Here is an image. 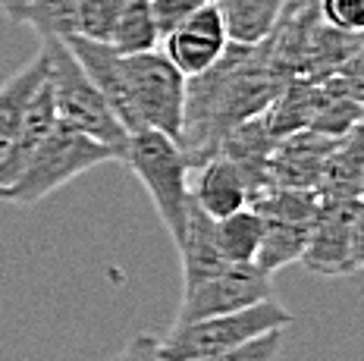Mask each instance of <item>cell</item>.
I'll list each match as a JSON object with an SVG mask.
<instances>
[{
    "instance_id": "cell-1",
    "label": "cell",
    "mask_w": 364,
    "mask_h": 361,
    "mask_svg": "<svg viewBox=\"0 0 364 361\" xmlns=\"http://www.w3.org/2000/svg\"><path fill=\"white\" fill-rule=\"evenodd\" d=\"M283 72L277 70L267 48L261 44H226L214 66L186 79V110H182L179 145L188 167H198L220 151V141L232 126L261 117L270 101L283 92Z\"/></svg>"
},
{
    "instance_id": "cell-2",
    "label": "cell",
    "mask_w": 364,
    "mask_h": 361,
    "mask_svg": "<svg viewBox=\"0 0 364 361\" xmlns=\"http://www.w3.org/2000/svg\"><path fill=\"white\" fill-rule=\"evenodd\" d=\"M41 54L48 63V85L50 97H54V114L57 123L70 126V129L88 135V139L101 141L117 151L119 163H123L129 132L119 123V117L113 114L107 97L97 92V85L88 79V72L82 70V63L73 57V50L66 48L63 38L44 35L41 38Z\"/></svg>"
},
{
    "instance_id": "cell-3",
    "label": "cell",
    "mask_w": 364,
    "mask_h": 361,
    "mask_svg": "<svg viewBox=\"0 0 364 361\" xmlns=\"http://www.w3.org/2000/svg\"><path fill=\"white\" fill-rule=\"evenodd\" d=\"M101 163H119L117 151L88 139V135L70 129V126L54 123L48 139L38 145L32 161L26 163V170L6 189H0V201H10V205H19V208L38 205L50 192L63 189L75 176L88 173L91 167H101Z\"/></svg>"
},
{
    "instance_id": "cell-4",
    "label": "cell",
    "mask_w": 364,
    "mask_h": 361,
    "mask_svg": "<svg viewBox=\"0 0 364 361\" xmlns=\"http://www.w3.org/2000/svg\"><path fill=\"white\" fill-rule=\"evenodd\" d=\"M123 167L132 170L139 183L145 185L151 205L176 245L182 239V227H186L188 173H192L182 145L157 129H135L129 132Z\"/></svg>"
},
{
    "instance_id": "cell-5",
    "label": "cell",
    "mask_w": 364,
    "mask_h": 361,
    "mask_svg": "<svg viewBox=\"0 0 364 361\" xmlns=\"http://www.w3.org/2000/svg\"><path fill=\"white\" fill-rule=\"evenodd\" d=\"M292 320L295 318L277 298H264V302L248 305L242 311L173 323L166 340H161V355L166 361H198L217 355V352L236 349V345L255 340L261 333H270V330H286Z\"/></svg>"
},
{
    "instance_id": "cell-6",
    "label": "cell",
    "mask_w": 364,
    "mask_h": 361,
    "mask_svg": "<svg viewBox=\"0 0 364 361\" xmlns=\"http://www.w3.org/2000/svg\"><path fill=\"white\" fill-rule=\"evenodd\" d=\"M129 119L135 129H157L179 141L186 110V76L164 57V50L123 57Z\"/></svg>"
},
{
    "instance_id": "cell-7",
    "label": "cell",
    "mask_w": 364,
    "mask_h": 361,
    "mask_svg": "<svg viewBox=\"0 0 364 361\" xmlns=\"http://www.w3.org/2000/svg\"><path fill=\"white\" fill-rule=\"evenodd\" d=\"M248 205L261 217V248H257L255 264L264 274H277V270L295 264L305 252L311 227H314L321 195L270 185L261 195H255Z\"/></svg>"
},
{
    "instance_id": "cell-8",
    "label": "cell",
    "mask_w": 364,
    "mask_h": 361,
    "mask_svg": "<svg viewBox=\"0 0 364 361\" xmlns=\"http://www.w3.org/2000/svg\"><path fill=\"white\" fill-rule=\"evenodd\" d=\"M264 298H273V280L257 264H226L214 276L195 283L182 292V305L176 311V323L217 318V314L242 311L248 305H257Z\"/></svg>"
},
{
    "instance_id": "cell-9",
    "label": "cell",
    "mask_w": 364,
    "mask_h": 361,
    "mask_svg": "<svg viewBox=\"0 0 364 361\" xmlns=\"http://www.w3.org/2000/svg\"><path fill=\"white\" fill-rule=\"evenodd\" d=\"M355 201L343 198H321L317 208L314 227L301 252V264L311 274L321 276H348L352 270V214H355Z\"/></svg>"
},
{
    "instance_id": "cell-10",
    "label": "cell",
    "mask_w": 364,
    "mask_h": 361,
    "mask_svg": "<svg viewBox=\"0 0 364 361\" xmlns=\"http://www.w3.org/2000/svg\"><path fill=\"white\" fill-rule=\"evenodd\" d=\"M226 26L220 19V10L214 6V0L195 10L182 26H176L170 35L161 38V50L182 76H198L208 66H214L220 54L226 50Z\"/></svg>"
},
{
    "instance_id": "cell-11",
    "label": "cell",
    "mask_w": 364,
    "mask_h": 361,
    "mask_svg": "<svg viewBox=\"0 0 364 361\" xmlns=\"http://www.w3.org/2000/svg\"><path fill=\"white\" fill-rule=\"evenodd\" d=\"M336 139L323 135V132H314V129H301V132L286 135V139H277L273 154H270V167H267L270 185H277V189L317 192L323 161H327Z\"/></svg>"
},
{
    "instance_id": "cell-12",
    "label": "cell",
    "mask_w": 364,
    "mask_h": 361,
    "mask_svg": "<svg viewBox=\"0 0 364 361\" xmlns=\"http://www.w3.org/2000/svg\"><path fill=\"white\" fill-rule=\"evenodd\" d=\"M176 252L182 261V292L230 264L223 258V252H220L217 220L192 198V192H188V201H186V227H182V239L176 242Z\"/></svg>"
},
{
    "instance_id": "cell-13",
    "label": "cell",
    "mask_w": 364,
    "mask_h": 361,
    "mask_svg": "<svg viewBox=\"0 0 364 361\" xmlns=\"http://www.w3.org/2000/svg\"><path fill=\"white\" fill-rule=\"evenodd\" d=\"M273 145H277V139L270 135L264 117H252V119H245V123L232 126V129L226 132V139L220 141V154L230 157L232 167L242 173L252 198L261 195L264 189H270L267 167H270Z\"/></svg>"
},
{
    "instance_id": "cell-14",
    "label": "cell",
    "mask_w": 364,
    "mask_h": 361,
    "mask_svg": "<svg viewBox=\"0 0 364 361\" xmlns=\"http://www.w3.org/2000/svg\"><path fill=\"white\" fill-rule=\"evenodd\" d=\"M66 48L73 50V57L82 63V70L88 72V79L97 85V92L107 97L113 114L119 117V123L126 126V132H132V119H129V95H126V72H123V54L113 50L104 41H88L79 35L63 38Z\"/></svg>"
},
{
    "instance_id": "cell-15",
    "label": "cell",
    "mask_w": 364,
    "mask_h": 361,
    "mask_svg": "<svg viewBox=\"0 0 364 361\" xmlns=\"http://www.w3.org/2000/svg\"><path fill=\"white\" fill-rule=\"evenodd\" d=\"M192 173H195V179L188 183V192H192V198L198 201L214 220L245 208L248 198H252L242 173L232 167L230 157H223L220 151L214 157H208L204 163H198Z\"/></svg>"
},
{
    "instance_id": "cell-16",
    "label": "cell",
    "mask_w": 364,
    "mask_h": 361,
    "mask_svg": "<svg viewBox=\"0 0 364 361\" xmlns=\"http://www.w3.org/2000/svg\"><path fill=\"white\" fill-rule=\"evenodd\" d=\"M44 72H48V70H44ZM54 123H57L54 97H50L48 76H44L41 85L35 88L32 101H28V107H26V117H22V126H19L16 139H13L10 148H6V154L0 157V189H6V185H10L13 179L26 170V163L32 161V154L38 151V145L48 139V132L54 129Z\"/></svg>"
},
{
    "instance_id": "cell-17",
    "label": "cell",
    "mask_w": 364,
    "mask_h": 361,
    "mask_svg": "<svg viewBox=\"0 0 364 361\" xmlns=\"http://www.w3.org/2000/svg\"><path fill=\"white\" fill-rule=\"evenodd\" d=\"M361 179H364V119L355 129H348L346 135H339L333 141L321 170L317 195L321 198L352 201L361 195Z\"/></svg>"
},
{
    "instance_id": "cell-18",
    "label": "cell",
    "mask_w": 364,
    "mask_h": 361,
    "mask_svg": "<svg viewBox=\"0 0 364 361\" xmlns=\"http://www.w3.org/2000/svg\"><path fill=\"white\" fill-rule=\"evenodd\" d=\"M286 0H214L220 19L226 26V38L232 44H261L270 38Z\"/></svg>"
},
{
    "instance_id": "cell-19",
    "label": "cell",
    "mask_w": 364,
    "mask_h": 361,
    "mask_svg": "<svg viewBox=\"0 0 364 361\" xmlns=\"http://www.w3.org/2000/svg\"><path fill=\"white\" fill-rule=\"evenodd\" d=\"M44 70H48V63H44V54L38 50L22 70H16L0 85V157L6 154V148L16 139L28 101H32L35 88L41 85V79H44Z\"/></svg>"
},
{
    "instance_id": "cell-20",
    "label": "cell",
    "mask_w": 364,
    "mask_h": 361,
    "mask_svg": "<svg viewBox=\"0 0 364 361\" xmlns=\"http://www.w3.org/2000/svg\"><path fill=\"white\" fill-rule=\"evenodd\" d=\"M220 252L230 264H255L257 248H261V217L252 205L232 210L217 220Z\"/></svg>"
},
{
    "instance_id": "cell-21",
    "label": "cell",
    "mask_w": 364,
    "mask_h": 361,
    "mask_svg": "<svg viewBox=\"0 0 364 361\" xmlns=\"http://www.w3.org/2000/svg\"><path fill=\"white\" fill-rule=\"evenodd\" d=\"M110 48L119 50L123 57L161 48V35H157L154 13H151V0H126L123 13L117 19V28L110 35Z\"/></svg>"
},
{
    "instance_id": "cell-22",
    "label": "cell",
    "mask_w": 364,
    "mask_h": 361,
    "mask_svg": "<svg viewBox=\"0 0 364 361\" xmlns=\"http://www.w3.org/2000/svg\"><path fill=\"white\" fill-rule=\"evenodd\" d=\"M321 85H323V95H321V104H317L314 119H311L308 129L333 135V139H336V135H346L348 129H355V126L364 119V104L339 95L336 88L327 85V82H321Z\"/></svg>"
},
{
    "instance_id": "cell-23",
    "label": "cell",
    "mask_w": 364,
    "mask_h": 361,
    "mask_svg": "<svg viewBox=\"0 0 364 361\" xmlns=\"http://www.w3.org/2000/svg\"><path fill=\"white\" fill-rule=\"evenodd\" d=\"M75 4L79 0H26L22 26H32L38 38H70L75 35Z\"/></svg>"
},
{
    "instance_id": "cell-24",
    "label": "cell",
    "mask_w": 364,
    "mask_h": 361,
    "mask_svg": "<svg viewBox=\"0 0 364 361\" xmlns=\"http://www.w3.org/2000/svg\"><path fill=\"white\" fill-rule=\"evenodd\" d=\"M123 6L126 0H79L75 4V35L110 44V35L117 28Z\"/></svg>"
},
{
    "instance_id": "cell-25",
    "label": "cell",
    "mask_w": 364,
    "mask_h": 361,
    "mask_svg": "<svg viewBox=\"0 0 364 361\" xmlns=\"http://www.w3.org/2000/svg\"><path fill=\"white\" fill-rule=\"evenodd\" d=\"M279 345H283V330H270V333H261L255 340L236 345V349L217 352V355L198 358V361H277Z\"/></svg>"
},
{
    "instance_id": "cell-26",
    "label": "cell",
    "mask_w": 364,
    "mask_h": 361,
    "mask_svg": "<svg viewBox=\"0 0 364 361\" xmlns=\"http://www.w3.org/2000/svg\"><path fill=\"white\" fill-rule=\"evenodd\" d=\"M321 16L330 26L352 35H364V0H317Z\"/></svg>"
},
{
    "instance_id": "cell-27",
    "label": "cell",
    "mask_w": 364,
    "mask_h": 361,
    "mask_svg": "<svg viewBox=\"0 0 364 361\" xmlns=\"http://www.w3.org/2000/svg\"><path fill=\"white\" fill-rule=\"evenodd\" d=\"M323 82H327L330 88H336L339 95H346V97H352V101L364 104V41H361V48Z\"/></svg>"
},
{
    "instance_id": "cell-28",
    "label": "cell",
    "mask_w": 364,
    "mask_h": 361,
    "mask_svg": "<svg viewBox=\"0 0 364 361\" xmlns=\"http://www.w3.org/2000/svg\"><path fill=\"white\" fill-rule=\"evenodd\" d=\"M208 4V0H151V13H154V22H157V35H170L176 26H182L188 16H192L195 10H201V6Z\"/></svg>"
},
{
    "instance_id": "cell-29",
    "label": "cell",
    "mask_w": 364,
    "mask_h": 361,
    "mask_svg": "<svg viewBox=\"0 0 364 361\" xmlns=\"http://www.w3.org/2000/svg\"><path fill=\"white\" fill-rule=\"evenodd\" d=\"M113 361H166V358L161 355V340L141 333V336H135L132 343H126V349Z\"/></svg>"
},
{
    "instance_id": "cell-30",
    "label": "cell",
    "mask_w": 364,
    "mask_h": 361,
    "mask_svg": "<svg viewBox=\"0 0 364 361\" xmlns=\"http://www.w3.org/2000/svg\"><path fill=\"white\" fill-rule=\"evenodd\" d=\"M352 270H364V198L355 201L352 214Z\"/></svg>"
},
{
    "instance_id": "cell-31",
    "label": "cell",
    "mask_w": 364,
    "mask_h": 361,
    "mask_svg": "<svg viewBox=\"0 0 364 361\" xmlns=\"http://www.w3.org/2000/svg\"><path fill=\"white\" fill-rule=\"evenodd\" d=\"M0 10H4L13 22H22V10H26V0H0Z\"/></svg>"
},
{
    "instance_id": "cell-32",
    "label": "cell",
    "mask_w": 364,
    "mask_h": 361,
    "mask_svg": "<svg viewBox=\"0 0 364 361\" xmlns=\"http://www.w3.org/2000/svg\"><path fill=\"white\" fill-rule=\"evenodd\" d=\"M358 198H364V179H361V195H358Z\"/></svg>"
}]
</instances>
